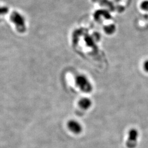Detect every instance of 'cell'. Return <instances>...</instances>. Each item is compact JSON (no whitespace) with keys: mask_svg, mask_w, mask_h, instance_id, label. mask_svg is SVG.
<instances>
[{"mask_svg":"<svg viewBox=\"0 0 148 148\" xmlns=\"http://www.w3.org/2000/svg\"><path fill=\"white\" fill-rule=\"evenodd\" d=\"M76 84L82 91L89 93L92 90V85L90 80L84 75H79L76 78Z\"/></svg>","mask_w":148,"mask_h":148,"instance_id":"1","label":"cell"},{"mask_svg":"<svg viewBox=\"0 0 148 148\" xmlns=\"http://www.w3.org/2000/svg\"><path fill=\"white\" fill-rule=\"evenodd\" d=\"M139 132L135 128H131L128 132L126 145L128 148H135L137 145Z\"/></svg>","mask_w":148,"mask_h":148,"instance_id":"2","label":"cell"},{"mask_svg":"<svg viewBox=\"0 0 148 148\" xmlns=\"http://www.w3.org/2000/svg\"><path fill=\"white\" fill-rule=\"evenodd\" d=\"M11 20L15 23L18 29L24 28L25 27V21L24 18L18 13H15L13 14H12Z\"/></svg>","mask_w":148,"mask_h":148,"instance_id":"3","label":"cell"},{"mask_svg":"<svg viewBox=\"0 0 148 148\" xmlns=\"http://www.w3.org/2000/svg\"><path fill=\"white\" fill-rule=\"evenodd\" d=\"M69 130L75 134H79L82 131V126L79 122L76 120H70L67 123Z\"/></svg>","mask_w":148,"mask_h":148,"instance_id":"4","label":"cell"},{"mask_svg":"<svg viewBox=\"0 0 148 148\" xmlns=\"http://www.w3.org/2000/svg\"><path fill=\"white\" fill-rule=\"evenodd\" d=\"M95 17L97 21H101V17H104V19H108L111 18V16L108 12H107L106 11L101 10V11H98L96 13H95Z\"/></svg>","mask_w":148,"mask_h":148,"instance_id":"5","label":"cell"},{"mask_svg":"<svg viewBox=\"0 0 148 148\" xmlns=\"http://www.w3.org/2000/svg\"><path fill=\"white\" fill-rule=\"evenodd\" d=\"M79 105L81 108L84 110H87L92 106V101L88 98H83L79 100Z\"/></svg>","mask_w":148,"mask_h":148,"instance_id":"6","label":"cell"},{"mask_svg":"<svg viewBox=\"0 0 148 148\" xmlns=\"http://www.w3.org/2000/svg\"><path fill=\"white\" fill-rule=\"evenodd\" d=\"M104 30L108 35H112L116 31V27L114 24H110L104 27Z\"/></svg>","mask_w":148,"mask_h":148,"instance_id":"7","label":"cell"},{"mask_svg":"<svg viewBox=\"0 0 148 148\" xmlns=\"http://www.w3.org/2000/svg\"><path fill=\"white\" fill-rule=\"evenodd\" d=\"M140 8L144 11H148V0H145L140 4Z\"/></svg>","mask_w":148,"mask_h":148,"instance_id":"8","label":"cell"},{"mask_svg":"<svg viewBox=\"0 0 148 148\" xmlns=\"http://www.w3.org/2000/svg\"><path fill=\"white\" fill-rule=\"evenodd\" d=\"M8 8L5 7H0V16H3L8 12Z\"/></svg>","mask_w":148,"mask_h":148,"instance_id":"9","label":"cell"},{"mask_svg":"<svg viewBox=\"0 0 148 148\" xmlns=\"http://www.w3.org/2000/svg\"><path fill=\"white\" fill-rule=\"evenodd\" d=\"M143 69L147 73H148V60H147L143 63Z\"/></svg>","mask_w":148,"mask_h":148,"instance_id":"10","label":"cell"}]
</instances>
